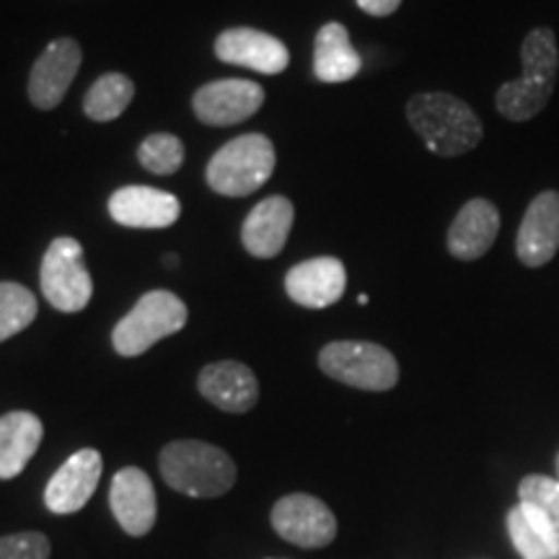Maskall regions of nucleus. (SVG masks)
I'll list each match as a JSON object with an SVG mask.
<instances>
[{
  "label": "nucleus",
  "instance_id": "2eb2a0df",
  "mask_svg": "<svg viewBox=\"0 0 559 559\" xmlns=\"http://www.w3.org/2000/svg\"><path fill=\"white\" fill-rule=\"evenodd\" d=\"M347 270L337 257H313L285 275V293L304 309H330L345 296Z\"/></svg>",
  "mask_w": 559,
  "mask_h": 559
},
{
  "label": "nucleus",
  "instance_id": "0eeeda50",
  "mask_svg": "<svg viewBox=\"0 0 559 559\" xmlns=\"http://www.w3.org/2000/svg\"><path fill=\"white\" fill-rule=\"evenodd\" d=\"M41 296L52 309L62 313H79L94 296V280L86 267L83 247L70 236H60L47 247L39 270Z\"/></svg>",
  "mask_w": 559,
  "mask_h": 559
},
{
  "label": "nucleus",
  "instance_id": "6e6552de",
  "mask_svg": "<svg viewBox=\"0 0 559 559\" xmlns=\"http://www.w3.org/2000/svg\"><path fill=\"white\" fill-rule=\"evenodd\" d=\"M270 519L275 534L300 549H324L337 536V519L330 506L306 492L277 500Z\"/></svg>",
  "mask_w": 559,
  "mask_h": 559
},
{
  "label": "nucleus",
  "instance_id": "b1692460",
  "mask_svg": "<svg viewBox=\"0 0 559 559\" xmlns=\"http://www.w3.org/2000/svg\"><path fill=\"white\" fill-rule=\"evenodd\" d=\"M37 298L19 283H0V342L24 332L37 319Z\"/></svg>",
  "mask_w": 559,
  "mask_h": 559
},
{
  "label": "nucleus",
  "instance_id": "f03ea898",
  "mask_svg": "<svg viewBox=\"0 0 559 559\" xmlns=\"http://www.w3.org/2000/svg\"><path fill=\"white\" fill-rule=\"evenodd\" d=\"M407 122L440 158H456L477 148L485 135L469 104L445 91H428L407 102Z\"/></svg>",
  "mask_w": 559,
  "mask_h": 559
},
{
  "label": "nucleus",
  "instance_id": "39448f33",
  "mask_svg": "<svg viewBox=\"0 0 559 559\" xmlns=\"http://www.w3.org/2000/svg\"><path fill=\"white\" fill-rule=\"evenodd\" d=\"M187 306L169 290H151L132 306L128 317L117 321L111 345L122 358H138L156 342L185 330Z\"/></svg>",
  "mask_w": 559,
  "mask_h": 559
},
{
  "label": "nucleus",
  "instance_id": "f257e3e1",
  "mask_svg": "<svg viewBox=\"0 0 559 559\" xmlns=\"http://www.w3.org/2000/svg\"><path fill=\"white\" fill-rule=\"evenodd\" d=\"M521 79L502 83L495 107L510 122H528L547 107L557 86L559 47L549 26H536L521 45Z\"/></svg>",
  "mask_w": 559,
  "mask_h": 559
},
{
  "label": "nucleus",
  "instance_id": "6ab92c4d",
  "mask_svg": "<svg viewBox=\"0 0 559 559\" xmlns=\"http://www.w3.org/2000/svg\"><path fill=\"white\" fill-rule=\"evenodd\" d=\"M293 218H296V210L288 198H267L260 205L251 207L241 228V241L243 249L251 257H260V260H272L280 251L285 249L288 241Z\"/></svg>",
  "mask_w": 559,
  "mask_h": 559
},
{
  "label": "nucleus",
  "instance_id": "c85d7f7f",
  "mask_svg": "<svg viewBox=\"0 0 559 559\" xmlns=\"http://www.w3.org/2000/svg\"><path fill=\"white\" fill-rule=\"evenodd\" d=\"M557 479H559V453H557Z\"/></svg>",
  "mask_w": 559,
  "mask_h": 559
},
{
  "label": "nucleus",
  "instance_id": "4be33fe9",
  "mask_svg": "<svg viewBox=\"0 0 559 559\" xmlns=\"http://www.w3.org/2000/svg\"><path fill=\"white\" fill-rule=\"evenodd\" d=\"M508 536L523 559H559V539L539 508L519 502L508 513Z\"/></svg>",
  "mask_w": 559,
  "mask_h": 559
},
{
  "label": "nucleus",
  "instance_id": "423d86ee",
  "mask_svg": "<svg viewBox=\"0 0 559 559\" xmlns=\"http://www.w3.org/2000/svg\"><path fill=\"white\" fill-rule=\"evenodd\" d=\"M324 376L360 391H389L400 381V362L376 342H330L319 353Z\"/></svg>",
  "mask_w": 559,
  "mask_h": 559
},
{
  "label": "nucleus",
  "instance_id": "393cba45",
  "mask_svg": "<svg viewBox=\"0 0 559 559\" xmlns=\"http://www.w3.org/2000/svg\"><path fill=\"white\" fill-rule=\"evenodd\" d=\"M138 160L151 174L169 177V174H177L181 164H185V145L171 132H156V135L143 140V145L138 148Z\"/></svg>",
  "mask_w": 559,
  "mask_h": 559
},
{
  "label": "nucleus",
  "instance_id": "1a4fd4ad",
  "mask_svg": "<svg viewBox=\"0 0 559 559\" xmlns=\"http://www.w3.org/2000/svg\"><path fill=\"white\" fill-rule=\"evenodd\" d=\"M264 104V88L254 81L226 79L213 81L198 88L192 96L194 115L210 128H230V124L247 122Z\"/></svg>",
  "mask_w": 559,
  "mask_h": 559
},
{
  "label": "nucleus",
  "instance_id": "a211bd4d",
  "mask_svg": "<svg viewBox=\"0 0 559 559\" xmlns=\"http://www.w3.org/2000/svg\"><path fill=\"white\" fill-rule=\"evenodd\" d=\"M200 394L230 415H243L260 400V383L249 366L236 360L210 362L198 379Z\"/></svg>",
  "mask_w": 559,
  "mask_h": 559
},
{
  "label": "nucleus",
  "instance_id": "bb28decb",
  "mask_svg": "<svg viewBox=\"0 0 559 559\" xmlns=\"http://www.w3.org/2000/svg\"><path fill=\"white\" fill-rule=\"evenodd\" d=\"M50 539L39 531L0 536V559H50Z\"/></svg>",
  "mask_w": 559,
  "mask_h": 559
},
{
  "label": "nucleus",
  "instance_id": "9d476101",
  "mask_svg": "<svg viewBox=\"0 0 559 559\" xmlns=\"http://www.w3.org/2000/svg\"><path fill=\"white\" fill-rule=\"evenodd\" d=\"M559 251V192H539L528 202L515 234V254L523 267H544Z\"/></svg>",
  "mask_w": 559,
  "mask_h": 559
},
{
  "label": "nucleus",
  "instance_id": "4468645a",
  "mask_svg": "<svg viewBox=\"0 0 559 559\" xmlns=\"http://www.w3.org/2000/svg\"><path fill=\"white\" fill-rule=\"evenodd\" d=\"M215 55L228 66L249 68L264 75H277L290 66V52L283 41L249 26L221 32V37L215 39Z\"/></svg>",
  "mask_w": 559,
  "mask_h": 559
},
{
  "label": "nucleus",
  "instance_id": "dca6fc26",
  "mask_svg": "<svg viewBox=\"0 0 559 559\" xmlns=\"http://www.w3.org/2000/svg\"><path fill=\"white\" fill-rule=\"evenodd\" d=\"M500 234V210L485 198H474L453 218L445 247L461 262H474L492 249Z\"/></svg>",
  "mask_w": 559,
  "mask_h": 559
},
{
  "label": "nucleus",
  "instance_id": "cd10ccee",
  "mask_svg": "<svg viewBox=\"0 0 559 559\" xmlns=\"http://www.w3.org/2000/svg\"><path fill=\"white\" fill-rule=\"evenodd\" d=\"M360 5V11H366L368 16H391L402 5V0H355Z\"/></svg>",
  "mask_w": 559,
  "mask_h": 559
},
{
  "label": "nucleus",
  "instance_id": "ddd939ff",
  "mask_svg": "<svg viewBox=\"0 0 559 559\" xmlns=\"http://www.w3.org/2000/svg\"><path fill=\"white\" fill-rule=\"evenodd\" d=\"M81 45L75 39L62 37L47 45V50L34 62L29 75V99L37 109H55L66 99L70 83L81 68Z\"/></svg>",
  "mask_w": 559,
  "mask_h": 559
},
{
  "label": "nucleus",
  "instance_id": "5701e85b",
  "mask_svg": "<svg viewBox=\"0 0 559 559\" xmlns=\"http://www.w3.org/2000/svg\"><path fill=\"white\" fill-rule=\"evenodd\" d=\"M132 96H135V83L128 75L107 73L88 88L86 99H83V111L94 122H111L130 107Z\"/></svg>",
  "mask_w": 559,
  "mask_h": 559
},
{
  "label": "nucleus",
  "instance_id": "7ed1b4c3",
  "mask_svg": "<svg viewBox=\"0 0 559 559\" xmlns=\"http://www.w3.org/2000/svg\"><path fill=\"white\" fill-rule=\"evenodd\" d=\"M160 477L187 498H221L236 485V464L205 440H174L158 456Z\"/></svg>",
  "mask_w": 559,
  "mask_h": 559
},
{
  "label": "nucleus",
  "instance_id": "412c9836",
  "mask_svg": "<svg viewBox=\"0 0 559 559\" xmlns=\"http://www.w3.org/2000/svg\"><path fill=\"white\" fill-rule=\"evenodd\" d=\"M362 58L349 45V32L337 21L324 24L313 41V75L321 83H345L360 73Z\"/></svg>",
  "mask_w": 559,
  "mask_h": 559
},
{
  "label": "nucleus",
  "instance_id": "20e7f679",
  "mask_svg": "<svg viewBox=\"0 0 559 559\" xmlns=\"http://www.w3.org/2000/svg\"><path fill=\"white\" fill-rule=\"evenodd\" d=\"M275 171V145L260 132L234 138L210 158L207 185L223 198H247L254 194Z\"/></svg>",
  "mask_w": 559,
  "mask_h": 559
},
{
  "label": "nucleus",
  "instance_id": "9b49d317",
  "mask_svg": "<svg viewBox=\"0 0 559 559\" xmlns=\"http://www.w3.org/2000/svg\"><path fill=\"white\" fill-rule=\"evenodd\" d=\"M102 453L96 449H81L70 456L45 487V506L55 515H70L91 500L102 479Z\"/></svg>",
  "mask_w": 559,
  "mask_h": 559
},
{
  "label": "nucleus",
  "instance_id": "a878e982",
  "mask_svg": "<svg viewBox=\"0 0 559 559\" xmlns=\"http://www.w3.org/2000/svg\"><path fill=\"white\" fill-rule=\"evenodd\" d=\"M519 502L539 508L555 526L559 539V479L544 477V474H528V477L521 479Z\"/></svg>",
  "mask_w": 559,
  "mask_h": 559
},
{
  "label": "nucleus",
  "instance_id": "f3484780",
  "mask_svg": "<svg viewBox=\"0 0 559 559\" xmlns=\"http://www.w3.org/2000/svg\"><path fill=\"white\" fill-rule=\"evenodd\" d=\"M109 215L128 228H169L179 221L181 202L156 187H122L109 198Z\"/></svg>",
  "mask_w": 559,
  "mask_h": 559
},
{
  "label": "nucleus",
  "instance_id": "f8f14e48",
  "mask_svg": "<svg viewBox=\"0 0 559 559\" xmlns=\"http://www.w3.org/2000/svg\"><path fill=\"white\" fill-rule=\"evenodd\" d=\"M109 508L128 536H145L156 526L158 502L148 474L138 466H124L115 474L109 489Z\"/></svg>",
  "mask_w": 559,
  "mask_h": 559
},
{
  "label": "nucleus",
  "instance_id": "aec40b11",
  "mask_svg": "<svg viewBox=\"0 0 559 559\" xmlns=\"http://www.w3.org/2000/svg\"><path fill=\"white\" fill-rule=\"evenodd\" d=\"M45 425L34 412H5L0 417V479H16L37 453Z\"/></svg>",
  "mask_w": 559,
  "mask_h": 559
}]
</instances>
